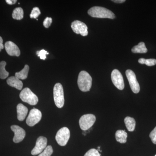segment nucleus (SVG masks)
Returning <instances> with one entry per match:
<instances>
[{"mask_svg": "<svg viewBox=\"0 0 156 156\" xmlns=\"http://www.w3.org/2000/svg\"><path fill=\"white\" fill-rule=\"evenodd\" d=\"M48 139L43 136H40L37 140L35 147L31 151L32 155H37L41 153L47 147Z\"/></svg>", "mask_w": 156, "mask_h": 156, "instance_id": "9", "label": "nucleus"}, {"mask_svg": "<svg viewBox=\"0 0 156 156\" xmlns=\"http://www.w3.org/2000/svg\"><path fill=\"white\" fill-rule=\"evenodd\" d=\"M20 98L23 102L31 105H35L38 102V98L28 88L23 89L20 94Z\"/></svg>", "mask_w": 156, "mask_h": 156, "instance_id": "4", "label": "nucleus"}, {"mask_svg": "<svg viewBox=\"0 0 156 156\" xmlns=\"http://www.w3.org/2000/svg\"><path fill=\"white\" fill-rule=\"evenodd\" d=\"M126 75L128 79L131 90L134 93H138L140 91L139 83L136 80V75L133 71L128 69L126 71Z\"/></svg>", "mask_w": 156, "mask_h": 156, "instance_id": "8", "label": "nucleus"}, {"mask_svg": "<svg viewBox=\"0 0 156 156\" xmlns=\"http://www.w3.org/2000/svg\"><path fill=\"white\" fill-rule=\"evenodd\" d=\"M138 62L141 64H146L148 66H153L156 64V59L154 58L145 59L144 58H140L138 60Z\"/></svg>", "mask_w": 156, "mask_h": 156, "instance_id": "22", "label": "nucleus"}, {"mask_svg": "<svg viewBox=\"0 0 156 156\" xmlns=\"http://www.w3.org/2000/svg\"><path fill=\"white\" fill-rule=\"evenodd\" d=\"M124 122L128 131H134L136 126V122L134 118L129 116L126 117L124 120Z\"/></svg>", "mask_w": 156, "mask_h": 156, "instance_id": "17", "label": "nucleus"}, {"mask_svg": "<svg viewBox=\"0 0 156 156\" xmlns=\"http://www.w3.org/2000/svg\"><path fill=\"white\" fill-rule=\"evenodd\" d=\"M11 130L14 133L13 141L15 143L21 142L25 136V130L20 126L16 125L11 126Z\"/></svg>", "mask_w": 156, "mask_h": 156, "instance_id": "12", "label": "nucleus"}, {"mask_svg": "<svg viewBox=\"0 0 156 156\" xmlns=\"http://www.w3.org/2000/svg\"><path fill=\"white\" fill-rule=\"evenodd\" d=\"M112 2H114L115 3H122L125 2L126 0H114V1H112Z\"/></svg>", "mask_w": 156, "mask_h": 156, "instance_id": "31", "label": "nucleus"}, {"mask_svg": "<svg viewBox=\"0 0 156 156\" xmlns=\"http://www.w3.org/2000/svg\"><path fill=\"white\" fill-rule=\"evenodd\" d=\"M12 17L14 19L20 20L23 17V11L22 8H17L14 9L12 13Z\"/></svg>", "mask_w": 156, "mask_h": 156, "instance_id": "21", "label": "nucleus"}, {"mask_svg": "<svg viewBox=\"0 0 156 156\" xmlns=\"http://www.w3.org/2000/svg\"><path fill=\"white\" fill-rule=\"evenodd\" d=\"M84 156H101V154L97 150L92 148L88 151Z\"/></svg>", "mask_w": 156, "mask_h": 156, "instance_id": "25", "label": "nucleus"}, {"mask_svg": "<svg viewBox=\"0 0 156 156\" xmlns=\"http://www.w3.org/2000/svg\"><path fill=\"white\" fill-rule=\"evenodd\" d=\"M17 1L16 0H6V2L7 4L9 5H12L15 4L17 2Z\"/></svg>", "mask_w": 156, "mask_h": 156, "instance_id": "29", "label": "nucleus"}, {"mask_svg": "<svg viewBox=\"0 0 156 156\" xmlns=\"http://www.w3.org/2000/svg\"><path fill=\"white\" fill-rule=\"evenodd\" d=\"M52 23V18H50V17H47L45 18L44 22H43V25H44V27H46V28H49L50 26L51 25Z\"/></svg>", "mask_w": 156, "mask_h": 156, "instance_id": "27", "label": "nucleus"}, {"mask_svg": "<svg viewBox=\"0 0 156 156\" xmlns=\"http://www.w3.org/2000/svg\"><path fill=\"white\" fill-rule=\"evenodd\" d=\"M70 135L69 130L67 127H63L59 129L55 137L58 145L61 146L66 145L69 139Z\"/></svg>", "mask_w": 156, "mask_h": 156, "instance_id": "6", "label": "nucleus"}, {"mask_svg": "<svg viewBox=\"0 0 156 156\" xmlns=\"http://www.w3.org/2000/svg\"><path fill=\"white\" fill-rule=\"evenodd\" d=\"M92 77L89 73L85 71H82L79 74L78 78L79 89L82 92H88L92 87Z\"/></svg>", "mask_w": 156, "mask_h": 156, "instance_id": "2", "label": "nucleus"}, {"mask_svg": "<svg viewBox=\"0 0 156 156\" xmlns=\"http://www.w3.org/2000/svg\"><path fill=\"white\" fill-rule=\"evenodd\" d=\"M6 64L5 61H2L0 62V78L3 80L8 77L9 74V73L5 69Z\"/></svg>", "mask_w": 156, "mask_h": 156, "instance_id": "20", "label": "nucleus"}, {"mask_svg": "<svg viewBox=\"0 0 156 156\" xmlns=\"http://www.w3.org/2000/svg\"><path fill=\"white\" fill-rule=\"evenodd\" d=\"M131 51L134 53H147V49L144 42H140L138 44L134 46L131 50Z\"/></svg>", "mask_w": 156, "mask_h": 156, "instance_id": "18", "label": "nucleus"}, {"mask_svg": "<svg viewBox=\"0 0 156 156\" xmlns=\"http://www.w3.org/2000/svg\"><path fill=\"white\" fill-rule=\"evenodd\" d=\"M73 30L76 34H80L83 36H86L88 35V27L84 23L80 20H75L71 24Z\"/></svg>", "mask_w": 156, "mask_h": 156, "instance_id": "11", "label": "nucleus"}, {"mask_svg": "<svg viewBox=\"0 0 156 156\" xmlns=\"http://www.w3.org/2000/svg\"><path fill=\"white\" fill-rule=\"evenodd\" d=\"M88 14L91 17L101 18L114 19L115 14L110 10L103 7L95 6L89 9Z\"/></svg>", "mask_w": 156, "mask_h": 156, "instance_id": "1", "label": "nucleus"}, {"mask_svg": "<svg viewBox=\"0 0 156 156\" xmlns=\"http://www.w3.org/2000/svg\"><path fill=\"white\" fill-rule=\"evenodd\" d=\"M29 70V66L27 65H26L22 70L19 72L15 73V76L19 80H25L28 76V74Z\"/></svg>", "mask_w": 156, "mask_h": 156, "instance_id": "19", "label": "nucleus"}, {"mask_svg": "<svg viewBox=\"0 0 156 156\" xmlns=\"http://www.w3.org/2000/svg\"><path fill=\"white\" fill-rule=\"evenodd\" d=\"M115 136L116 140L118 142L121 144H124L127 142L128 134L125 131L121 130H118L116 132Z\"/></svg>", "mask_w": 156, "mask_h": 156, "instance_id": "16", "label": "nucleus"}, {"mask_svg": "<svg viewBox=\"0 0 156 156\" xmlns=\"http://www.w3.org/2000/svg\"><path fill=\"white\" fill-rule=\"evenodd\" d=\"M155 156H156V155H155Z\"/></svg>", "mask_w": 156, "mask_h": 156, "instance_id": "32", "label": "nucleus"}, {"mask_svg": "<svg viewBox=\"0 0 156 156\" xmlns=\"http://www.w3.org/2000/svg\"><path fill=\"white\" fill-rule=\"evenodd\" d=\"M7 83L10 87H14L19 90L22 89L23 86L22 81L15 76H11L8 78Z\"/></svg>", "mask_w": 156, "mask_h": 156, "instance_id": "15", "label": "nucleus"}, {"mask_svg": "<svg viewBox=\"0 0 156 156\" xmlns=\"http://www.w3.org/2000/svg\"><path fill=\"white\" fill-rule=\"evenodd\" d=\"M5 47L6 52L10 56H19L20 55L19 48L13 42L9 41L6 42Z\"/></svg>", "mask_w": 156, "mask_h": 156, "instance_id": "13", "label": "nucleus"}, {"mask_svg": "<svg viewBox=\"0 0 156 156\" xmlns=\"http://www.w3.org/2000/svg\"><path fill=\"white\" fill-rule=\"evenodd\" d=\"M28 108L22 104H19L17 106V119L20 121L25 119L28 113Z\"/></svg>", "mask_w": 156, "mask_h": 156, "instance_id": "14", "label": "nucleus"}, {"mask_svg": "<svg viewBox=\"0 0 156 156\" xmlns=\"http://www.w3.org/2000/svg\"><path fill=\"white\" fill-rule=\"evenodd\" d=\"M3 39L2 37H0V52L2 49H4V46L3 44Z\"/></svg>", "mask_w": 156, "mask_h": 156, "instance_id": "30", "label": "nucleus"}, {"mask_svg": "<svg viewBox=\"0 0 156 156\" xmlns=\"http://www.w3.org/2000/svg\"><path fill=\"white\" fill-rule=\"evenodd\" d=\"M36 53L37 55L40 57L41 59H43V60L46 59L47 58L46 55L49 54V53L44 50H42L40 51H37Z\"/></svg>", "mask_w": 156, "mask_h": 156, "instance_id": "26", "label": "nucleus"}, {"mask_svg": "<svg viewBox=\"0 0 156 156\" xmlns=\"http://www.w3.org/2000/svg\"><path fill=\"white\" fill-rule=\"evenodd\" d=\"M96 121V117L93 114L84 115L79 120V125L83 131L89 130L94 125Z\"/></svg>", "mask_w": 156, "mask_h": 156, "instance_id": "5", "label": "nucleus"}, {"mask_svg": "<svg viewBox=\"0 0 156 156\" xmlns=\"http://www.w3.org/2000/svg\"><path fill=\"white\" fill-rule=\"evenodd\" d=\"M53 149L52 146L50 145L48 146L45 148L44 150L39 154L38 156H51L53 153Z\"/></svg>", "mask_w": 156, "mask_h": 156, "instance_id": "23", "label": "nucleus"}, {"mask_svg": "<svg viewBox=\"0 0 156 156\" xmlns=\"http://www.w3.org/2000/svg\"><path fill=\"white\" fill-rule=\"evenodd\" d=\"M42 113L37 109L34 108L31 110L26 120V123L29 126L33 127L41 121Z\"/></svg>", "mask_w": 156, "mask_h": 156, "instance_id": "7", "label": "nucleus"}, {"mask_svg": "<svg viewBox=\"0 0 156 156\" xmlns=\"http://www.w3.org/2000/svg\"><path fill=\"white\" fill-rule=\"evenodd\" d=\"M53 97L56 106L58 108L63 107L65 102L64 92L62 85L59 83H57L54 86Z\"/></svg>", "mask_w": 156, "mask_h": 156, "instance_id": "3", "label": "nucleus"}, {"mask_svg": "<svg viewBox=\"0 0 156 156\" xmlns=\"http://www.w3.org/2000/svg\"><path fill=\"white\" fill-rule=\"evenodd\" d=\"M111 79L113 83L117 89L121 90L124 89V79L119 71L116 69L113 70L111 74Z\"/></svg>", "mask_w": 156, "mask_h": 156, "instance_id": "10", "label": "nucleus"}, {"mask_svg": "<svg viewBox=\"0 0 156 156\" xmlns=\"http://www.w3.org/2000/svg\"><path fill=\"white\" fill-rule=\"evenodd\" d=\"M149 136L152 142L154 144H156V127L151 132Z\"/></svg>", "mask_w": 156, "mask_h": 156, "instance_id": "28", "label": "nucleus"}, {"mask_svg": "<svg viewBox=\"0 0 156 156\" xmlns=\"http://www.w3.org/2000/svg\"><path fill=\"white\" fill-rule=\"evenodd\" d=\"M41 14V11H40L39 8H37V7H35L32 10L30 14V17L31 18L37 19V17H38V16Z\"/></svg>", "mask_w": 156, "mask_h": 156, "instance_id": "24", "label": "nucleus"}]
</instances>
